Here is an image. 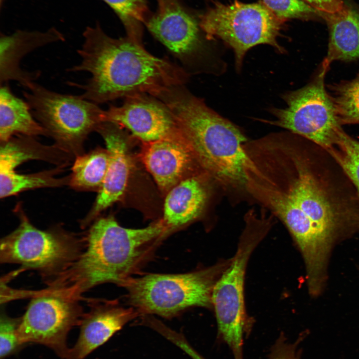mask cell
Masks as SVG:
<instances>
[{
    "label": "cell",
    "instance_id": "cell-3",
    "mask_svg": "<svg viewBox=\"0 0 359 359\" xmlns=\"http://www.w3.org/2000/svg\"><path fill=\"white\" fill-rule=\"evenodd\" d=\"M167 234L163 220L142 228H127L112 216L96 220L84 238L83 249L66 269L47 279L49 290L78 300L101 284L121 286L150 255Z\"/></svg>",
    "mask_w": 359,
    "mask_h": 359
},
{
    "label": "cell",
    "instance_id": "cell-28",
    "mask_svg": "<svg viewBox=\"0 0 359 359\" xmlns=\"http://www.w3.org/2000/svg\"><path fill=\"white\" fill-rule=\"evenodd\" d=\"M20 318H12L4 313L0 319V359H5L18 352L23 346L18 338Z\"/></svg>",
    "mask_w": 359,
    "mask_h": 359
},
{
    "label": "cell",
    "instance_id": "cell-30",
    "mask_svg": "<svg viewBox=\"0 0 359 359\" xmlns=\"http://www.w3.org/2000/svg\"><path fill=\"white\" fill-rule=\"evenodd\" d=\"M302 0L321 13H335L341 11L345 6L342 0Z\"/></svg>",
    "mask_w": 359,
    "mask_h": 359
},
{
    "label": "cell",
    "instance_id": "cell-21",
    "mask_svg": "<svg viewBox=\"0 0 359 359\" xmlns=\"http://www.w3.org/2000/svg\"><path fill=\"white\" fill-rule=\"evenodd\" d=\"M109 161L107 150L96 149L77 156L69 184L79 190H99L105 178Z\"/></svg>",
    "mask_w": 359,
    "mask_h": 359
},
{
    "label": "cell",
    "instance_id": "cell-22",
    "mask_svg": "<svg viewBox=\"0 0 359 359\" xmlns=\"http://www.w3.org/2000/svg\"><path fill=\"white\" fill-rule=\"evenodd\" d=\"M52 148L37 143L32 137L20 135L1 142L0 173L15 171L21 164L32 160H48Z\"/></svg>",
    "mask_w": 359,
    "mask_h": 359
},
{
    "label": "cell",
    "instance_id": "cell-9",
    "mask_svg": "<svg viewBox=\"0 0 359 359\" xmlns=\"http://www.w3.org/2000/svg\"><path fill=\"white\" fill-rule=\"evenodd\" d=\"M330 65L324 59L307 84L284 95L286 107L274 109L272 113L275 120L269 122L327 150L335 142L342 128L325 86Z\"/></svg>",
    "mask_w": 359,
    "mask_h": 359
},
{
    "label": "cell",
    "instance_id": "cell-27",
    "mask_svg": "<svg viewBox=\"0 0 359 359\" xmlns=\"http://www.w3.org/2000/svg\"><path fill=\"white\" fill-rule=\"evenodd\" d=\"M263 3L278 17L306 18L320 13L302 0H263Z\"/></svg>",
    "mask_w": 359,
    "mask_h": 359
},
{
    "label": "cell",
    "instance_id": "cell-17",
    "mask_svg": "<svg viewBox=\"0 0 359 359\" xmlns=\"http://www.w3.org/2000/svg\"><path fill=\"white\" fill-rule=\"evenodd\" d=\"M64 37L56 29L45 32L18 30L0 39V84L16 81L28 88L40 76L39 71L28 72L20 66L22 59L34 50L51 43L63 41Z\"/></svg>",
    "mask_w": 359,
    "mask_h": 359
},
{
    "label": "cell",
    "instance_id": "cell-18",
    "mask_svg": "<svg viewBox=\"0 0 359 359\" xmlns=\"http://www.w3.org/2000/svg\"><path fill=\"white\" fill-rule=\"evenodd\" d=\"M207 194L196 177L182 180L168 192L164 207L163 222L167 233L195 219L205 205Z\"/></svg>",
    "mask_w": 359,
    "mask_h": 359
},
{
    "label": "cell",
    "instance_id": "cell-12",
    "mask_svg": "<svg viewBox=\"0 0 359 359\" xmlns=\"http://www.w3.org/2000/svg\"><path fill=\"white\" fill-rule=\"evenodd\" d=\"M158 8L145 25L152 34L187 67L200 55V26L179 0H156Z\"/></svg>",
    "mask_w": 359,
    "mask_h": 359
},
{
    "label": "cell",
    "instance_id": "cell-2",
    "mask_svg": "<svg viewBox=\"0 0 359 359\" xmlns=\"http://www.w3.org/2000/svg\"><path fill=\"white\" fill-rule=\"evenodd\" d=\"M288 147L286 189L301 211L333 241L359 232V192L331 154L300 137Z\"/></svg>",
    "mask_w": 359,
    "mask_h": 359
},
{
    "label": "cell",
    "instance_id": "cell-13",
    "mask_svg": "<svg viewBox=\"0 0 359 359\" xmlns=\"http://www.w3.org/2000/svg\"><path fill=\"white\" fill-rule=\"evenodd\" d=\"M126 128L133 136L147 144L180 132L176 118L167 105L146 93L125 98L120 106L105 110V121Z\"/></svg>",
    "mask_w": 359,
    "mask_h": 359
},
{
    "label": "cell",
    "instance_id": "cell-31",
    "mask_svg": "<svg viewBox=\"0 0 359 359\" xmlns=\"http://www.w3.org/2000/svg\"><path fill=\"white\" fill-rule=\"evenodd\" d=\"M179 347L192 359H206L195 350L186 340L181 341Z\"/></svg>",
    "mask_w": 359,
    "mask_h": 359
},
{
    "label": "cell",
    "instance_id": "cell-20",
    "mask_svg": "<svg viewBox=\"0 0 359 359\" xmlns=\"http://www.w3.org/2000/svg\"><path fill=\"white\" fill-rule=\"evenodd\" d=\"M48 136L33 116L26 101L16 96L7 84L0 89V140L4 142L15 134Z\"/></svg>",
    "mask_w": 359,
    "mask_h": 359
},
{
    "label": "cell",
    "instance_id": "cell-16",
    "mask_svg": "<svg viewBox=\"0 0 359 359\" xmlns=\"http://www.w3.org/2000/svg\"><path fill=\"white\" fill-rule=\"evenodd\" d=\"M142 156L147 170L160 189L169 191L182 180L194 159L179 132L147 143Z\"/></svg>",
    "mask_w": 359,
    "mask_h": 359
},
{
    "label": "cell",
    "instance_id": "cell-24",
    "mask_svg": "<svg viewBox=\"0 0 359 359\" xmlns=\"http://www.w3.org/2000/svg\"><path fill=\"white\" fill-rule=\"evenodd\" d=\"M329 89L341 124L359 125V73L351 80L330 85Z\"/></svg>",
    "mask_w": 359,
    "mask_h": 359
},
{
    "label": "cell",
    "instance_id": "cell-10",
    "mask_svg": "<svg viewBox=\"0 0 359 359\" xmlns=\"http://www.w3.org/2000/svg\"><path fill=\"white\" fill-rule=\"evenodd\" d=\"M20 219L17 228L0 240L1 263L37 270L44 280L66 269L82 252L84 238L61 231L39 229L22 214Z\"/></svg>",
    "mask_w": 359,
    "mask_h": 359
},
{
    "label": "cell",
    "instance_id": "cell-23",
    "mask_svg": "<svg viewBox=\"0 0 359 359\" xmlns=\"http://www.w3.org/2000/svg\"><path fill=\"white\" fill-rule=\"evenodd\" d=\"M57 170L22 175L15 171L0 173V196L1 198L13 195L27 189L57 187L69 183L70 176L67 178H56Z\"/></svg>",
    "mask_w": 359,
    "mask_h": 359
},
{
    "label": "cell",
    "instance_id": "cell-8",
    "mask_svg": "<svg viewBox=\"0 0 359 359\" xmlns=\"http://www.w3.org/2000/svg\"><path fill=\"white\" fill-rule=\"evenodd\" d=\"M23 94L36 120L59 148L79 155L88 135L105 121L98 104L81 95L59 93L35 83Z\"/></svg>",
    "mask_w": 359,
    "mask_h": 359
},
{
    "label": "cell",
    "instance_id": "cell-7",
    "mask_svg": "<svg viewBox=\"0 0 359 359\" xmlns=\"http://www.w3.org/2000/svg\"><path fill=\"white\" fill-rule=\"evenodd\" d=\"M199 19L206 39H220L233 49L237 68L241 67L245 53L254 46L269 44L283 51L277 40L284 20L263 1L216 3Z\"/></svg>",
    "mask_w": 359,
    "mask_h": 359
},
{
    "label": "cell",
    "instance_id": "cell-1",
    "mask_svg": "<svg viewBox=\"0 0 359 359\" xmlns=\"http://www.w3.org/2000/svg\"><path fill=\"white\" fill-rule=\"evenodd\" d=\"M77 53L80 62L68 72L85 71L84 84L68 82L82 90L84 98L97 104L146 93L154 96L172 86L184 85L187 71L166 58L157 57L128 36L114 38L99 24L87 27Z\"/></svg>",
    "mask_w": 359,
    "mask_h": 359
},
{
    "label": "cell",
    "instance_id": "cell-19",
    "mask_svg": "<svg viewBox=\"0 0 359 359\" xmlns=\"http://www.w3.org/2000/svg\"><path fill=\"white\" fill-rule=\"evenodd\" d=\"M326 20L329 31L325 60L351 62L359 59V7L345 4L340 12L320 13Z\"/></svg>",
    "mask_w": 359,
    "mask_h": 359
},
{
    "label": "cell",
    "instance_id": "cell-6",
    "mask_svg": "<svg viewBox=\"0 0 359 359\" xmlns=\"http://www.w3.org/2000/svg\"><path fill=\"white\" fill-rule=\"evenodd\" d=\"M266 220L247 217L233 257L216 282L212 306L218 326V337L232 351L234 359H243L246 318L244 307L245 273L249 257L268 231Z\"/></svg>",
    "mask_w": 359,
    "mask_h": 359
},
{
    "label": "cell",
    "instance_id": "cell-4",
    "mask_svg": "<svg viewBox=\"0 0 359 359\" xmlns=\"http://www.w3.org/2000/svg\"><path fill=\"white\" fill-rule=\"evenodd\" d=\"M155 97L170 108L194 160L210 177L224 185L246 186L251 160L244 147L246 139L234 124L184 85L167 87Z\"/></svg>",
    "mask_w": 359,
    "mask_h": 359
},
{
    "label": "cell",
    "instance_id": "cell-11",
    "mask_svg": "<svg viewBox=\"0 0 359 359\" xmlns=\"http://www.w3.org/2000/svg\"><path fill=\"white\" fill-rule=\"evenodd\" d=\"M29 293L32 297L18 328L20 343L44 345L66 359L67 335L84 314L79 301L44 290Z\"/></svg>",
    "mask_w": 359,
    "mask_h": 359
},
{
    "label": "cell",
    "instance_id": "cell-29",
    "mask_svg": "<svg viewBox=\"0 0 359 359\" xmlns=\"http://www.w3.org/2000/svg\"><path fill=\"white\" fill-rule=\"evenodd\" d=\"M305 335H302L294 343H290L281 333L272 346L268 359H300L301 351L298 346Z\"/></svg>",
    "mask_w": 359,
    "mask_h": 359
},
{
    "label": "cell",
    "instance_id": "cell-15",
    "mask_svg": "<svg viewBox=\"0 0 359 359\" xmlns=\"http://www.w3.org/2000/svg\"><path fill=\"white\" fill-rule=\"evenodd\" d=\"M121 128L115 123L103 122L96 130L104 140L109 161L103 184L92 208L83 220V225L89 224L103 210L119 200L126 189L130 163L127 138Z\"/></svg>",
    "mask_w": 359,
    "mask_h": 359
},
{
    "label": "cell",
    "instance_id": "cell-5",
    "mask_svg": "<svg viewBox=\"0 0 359 359\" xmlns=\"http://www.w3.org/2000/svg\"><path fill=\"white\" fill-rule=\"evenodd\" d=\"M230 261L184 274L131 277L122 286L127 291L129 302L140 315L156 314L170 319L190 307L212 306L213 287Z\"/></svg>",
    "mask_w": 359,
    "mask_h": 359
},
{
    "label": "cell",
    "instance_id": "cell-26",
    "mask_svg": "<svg viewBox=\"0 0 359 359\" xmlns=\"http://www.w3.org/2000/svg\"><path fill=\"white\" fill-rule=\"evenodd\" d=\"M350 178L359 192V141L343 128L327 149Z\"/></svg>",
    "mask_w": 359,
    "mask_h": 359
},
{
    "label": "cell",
    "instance_id": "cell-14",
    "mask_svg": "<svg viewBox=\"0 0 359 359\" xmlns=\"http://www.w3.org/2000/svg\"><path fill=\"white\" fill-rule=\"evenodd\" d=\"M90 310L84 314L80 333L66 359H84L106 343L127 323L140 316L134 308L123 307L117 300L87 299Z\"/></svg>",
    "mask_w": 359,
    "mask_h": 359
},
{
    "label": "cell",
    "instance_id": "cell-25",
    "mask_svg": "<svg viewBox=\"0 0 359 359\" xmlns=\"http://www.w3.org/2000/svg\"><path fill=\"white\" fill-rule=\"evenodd\" d=\"M116 12L128 37L142 43L143 24L150 15L146 0H103Z\"/></svg>",
    "mask_w": 359,
    "mask_h": 359
}]
</instances>
